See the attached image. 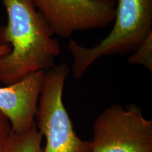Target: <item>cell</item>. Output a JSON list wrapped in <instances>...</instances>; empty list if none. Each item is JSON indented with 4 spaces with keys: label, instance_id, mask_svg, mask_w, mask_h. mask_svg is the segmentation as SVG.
I'll return each mask as SVG.
<instances>
[{
    "label": "cell",
    "instance_id": "obj_4",
    "mask_svg": "<svg viewBox=\"0 0 152 152\" xmlns=\"http://www.w3.org/2000/svg\"><path fill=\"white\" fill-rule=\"evenodd\" d=\"M91 152H152V120L137 104H114L93 124Z\"/></svg>",
    "mask_w": 152,
    "mask_h": 152
},
{
    "label": "cell",
    "instance_id": "obj_3",
    "mask_svg": "<svg viewBox=\"0 0 152 152\" xmlns=\"http://www.w3.org/2000/svg\"><path fill=\"white\" fill-rule=\"evenodd\" d=\"M70 73L69 66L61 64L45 73L35 117L37 130L46 139L43 152H91L90 141L77 135L63 102Z\"/></svg>",
    "mask_w": 152,
    "mask_h": 152
},
{
    "label": "cell",
    "instance_id": "obj_9",
    "mask_svg": "<svg viewBox=\"0 0 152 152\" xmlns=\"http://www.w3.org/2000/svg\"><path fill=\"white\" fill-rule=\"evenodd\" d=\"M11 133V128L9 120L0 112V152L2 151Z\"/></svg>",
    "mask_w": 152,
    "mask_h": 152
},
{
    "label": "cell",
    "instance_id": "obj_2",
    "mask_svg": "<svg viewBox=\"0 0 152 152\" xmlns=\"http://www.w3.org/2000/svg\"><path fill=\"white\" fill-rule=\"evenodd\" d=\"M116 3L113 27L102 40L92 47L69 40L75 80L82 78L102 57L132 53L152 33V0H118Z\"/></svg>",
    "mask_w": 152,
    "mask_h": 152
},
{
    "label": "cell",
    "instance_id": "obj_8",
    "mask_svg": "<svg viewBox=\"0 0 152 152\" xmlns=\"http://www.w3.org/2000/svg\"><path fill=\"white\" fill-rule=\"evenodd\" d=\"M128 61L132 65L144 66L152 73V33L139 46L135 51L131 53Z\"/></svg>",
    "mask_w": 152,
    "mask_h": 152
},
{
    "label": "cell",
    "instance_id": "obj_7",
    "mask_svg": "<svg viewBox=\"0 0 152 152\" xmlns=\"http://www.w3.org/2000/svg\"><path fill=\"white\" fill-rule=\"evenodd\" d=\"M42 138L36 123L26 132L15 133L11 131L1 152H43Z\"/></svg>",
    "mask_w": 152,
    "mask_h": 152
},
{
    "label": "cell",
    "instance_id": "obj_1",
    "mask_svg": "<svg viewBox=\"0 0 152 152\" xmlns=\"http://www.w3.org/2000/svg\"><path fill=\"white\" fill-rule=\"evenodd\" d=\"M7 23L0 27V45L11 52L0 57V83L9 85L30 74L56 66L58 41L32 0H1Z\"/></svg>",
    "mask_w": 152,
    "mask_h": 152
},
{
    "label": "cell",
    "instance_id": "obj_6",
    "mask_svg": "<svg viewBox=\"0 0 152 152\" xmlns=\"http://www.w3.org/2000/svg\"><path fill=\"white\" fill-rule=\"evenodd\" d=\"M46 71H37L13 84L0 87V112L10 123L11 131L20 133L35 124L38 101Z\"/></svg>",
    "mask_w": 152,
    "mask_h": 152
},
{
    "label": "cell",
    "instance_id": "obj_10",
    "mask_svg": "<svg viewBox=\"0 0 152 152\" xmlns=\"http://www.w3.org/2000/svg\"><path fill=\"white\" fill-rule=\"evenodd\" d=\"M11 52V47L8 45H0V57L9 54Z\"/></svg>",
    "mask_w": 152,
    "mask_h": 152
},
{
    "label": "cell",
    "instance_id": "obj_5",
    "mask_svg": "<svg viewBox=\"0 0 152 152\" xmlns=\"http://www.w3.org/2000/svg\"><path fill=\"white\" fill-rule=\"evenodd\" d=\"M54 35L68 38L75 32L107 27L113 22L115 0H32Z\"/></svg>",
    "mask_w": 152,
    "mask_h": 152
}]
</instances>
